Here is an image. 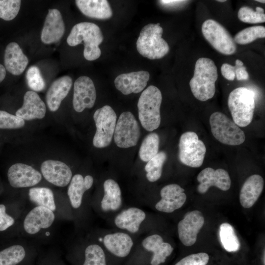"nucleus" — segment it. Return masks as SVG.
<instances>
[{"instance_id": "nucleus-1", "label": "nucleus", "mask_w": 265, "mask_h": 265, "mask_svg": "<svg viewBox=\"0 0 265 265\" xmlns=\"http://www.w3.org/2000/svg\"><path fill=\"white\" fill-rule=\"evenodd\" d=\"M217 67L212 59L201 57L196 62L194 75L189 81L191 91L198 100L206 101L212 98L215 92L217 79Z\"/></svg>"}, {"instance_id": "nucleus-2", "label": "nucleus", "mask_w": 265, "mask_h": 265, "mask_svg": "<svg viewBox=\"0 0 265 265\" xmlns=\"http://www.w3.org/2000/svg\"><path fill=\"white\" fill-rule=\"evenodd\" d=\"M104 37L100 28L90 22H81L75 25L67 38V44L76 46L83 43V56L89 61L98 59L101 54L99 47Z\"/></svg>"}, {"instance_id": "nucleus-3", "label": "nucleus", "mask_w": 265, "mask_h": 265, "mask_svg": "<svg viewBox=\"0 0 265 265\" xmlns=\"http://www.w3.org/2000/svg\"><path fill=\"white\" fill-rule=\"evenodd\" d=\"M161 102V93L154 85L149 86L140 95L137 103L138 117L146 131L152 132L159 126Z\"/></svg>"}, {"instance_id": "nucleus-4", "label": "nucleus", "mask_w": 265, "mask_h": 265, "mask_svg": "<svg viewBox=\"0 0 265 265\" xmlns=\"http://www.w3.org/2000/svg\"><path fill=\"white\" fill-rule=\"evenodd\" d=\"M160 24H149L141 29L136 41V49L143 56L150 59H160L169 51L168 43L162 38Z\"/></svg>"}, {"instance_id": "nucleus-5", "label": "nucleus", "mask_w": 265, "mask_h": 265, "mask_svg": "<svg viewBox=\"0 0 265 265\" xmlns=\"http://www.w3.org/2000/svg\"><path fill=\"white\" fill-rule=\"evenodd\" d=\"M228 106L233 121L240 127L251 122L255 108V93L246 87L234 89L229 94Z\"/></svg>"}, {"instance_id": "nucleus-6", "label": "nucleus", "mask_w": 265, "mask_h": 265, "mask_svg": "<svg viewBox=\"0 0 265 265\" xmlns=\"http://www.w3.org/2000/svg\"><path fill=\"white\" fill-rule=\"evenodd\" d=\"M211 132L218 141L228 145H239L245 139L244 132L226 115L215 112L210 117Z\"/></svg>"}, {"instance_id": "nucleus-7", "label": "nucleus", "mask_w": 265, "mask_h": 265, "mask_svg": "<svg viewBox=\"0 0 265 265\" xmlns=\"http://www.w3.org/2000/svg\"><path fill=\"white\" fill-rule=\"evenodd\" d=\"M179 148V158L183 164L194 168L202 165L206 148L195 132L183 133L180 138Z\"/></svg>"}, {"instance_id": "nucleus-8", "label": "nucleus", "mask_w": 265, "mask_h": 265, "mask_svg": "<svg viewBox=\"0 0 265 265\" xmlns=\"http://www.w3.org/2000/svg\"><path fill=\"white\" fill-rule=\"evenodd\" d=\"M206 40L216 51L225 55H231L237 51L234 39L227 29L217 21L208 19L202 26Z\"/></svg>"}, {"instance_id": "nucleus-9", "label": "nucleus", "mask_w": 265, "mask_h": 265, "mask_svg": "<svg viewBox=\"0 0 265 265\" xmlns=\"http://www.w3.org/2000/svg\"><path fill=\"white\" fill-rule=\"evenodd\" d=\"M116 114L113 108L106 105L96 110L94 115L96 132L93 144L97 148H104L110 145L116 124Z\"/></svg>"}, {"instance_id": "nucleus-10", "label": "nucleus", "mask_w": 265, "mask_h": 265, "mask_svg": "<svg viewBox=\"0 0 265 265\" xmlns=\"http://www.w3.org/2000/svg\"><path fill=\"white\" fill-rule=\"evenodd\" d=\"M114 140L116 145L122 148L135 146L140 136L139 124L130 111L121 114L116 124Z\"/></svg>"}, {"instance_id": "nucleus-11", "label": "nucleus", "mask_w": 265, "mask_h": 265, "mask_svg": "<svg viewBox=\"0 0 265 265\" xmlns=\"http://www.w3.org/2000/svg\"><path fill=\"white\" fill-rule=\"evenodd\" d=\"M9 184L14 188L32 187L42 179L41 173L32 166L22 163L11 165L7 172Z\"/></svg>"}, {"instance_id": "nucleus-12", "label": "nucleus", "mask_w": 265, "mask_h": 265, "mask_svg": "<svg viewBox=\"0 0 265 265\" xmlns=\"http://www.w3.org/2000/svg\"><path fill=\"white\" fill-rule=\"evenodd\" d=\"M204 224V218L200 211L194 210L186 212L178 224V233L181 242L186 246L193 245Z\"/></svg>"}, {"instance_id": "nucleus-13", "label": "nucleus", "mask_w": 265, "mask_h": 265, "mask_svg": "<svg viewBox=\"0 0 265 265\" xmlns=\"http://www.w3.org/2000/svg\"><path fill=\"white\" fill-rule=\"evenodd\" d=\"M96 99V89L92 80L87 76L78 78L74 84L73 106L75 111L81 112L85 108H92Z\"/></svg>"}, {"instance_id": "nucleus-14", "label": "nucleus", "mask_w": 265, "mask_h": 265, "mask_svg": "<svg viewBox=\"0 0 265 265\" xmlns=\"http://www.w3.org/2000/svg\"><path fill=\"white\" fill-rule=\"evenodd\" d=\"M55 220V214L51 210L41 206H35L26 215L23 229L30 235H35L41 231L49 228Z\"/></svg>"}, {"instance_id": "nucleus-15", "label": "nucleus", "mask_w": 265, "mask_h": 265, "mask_svg": "<svg viewBox=\"0 0 265 265\" xmlns=\"http://www.w3.org/2000/svg\"><path fill=\"white\" fill-rule=\"evenodd\" d=\"M197 181L199 183L197 191L201 194L205 193L212 186H214L223 191L229 190L231 181L227 171L222 168L214 170L207 167L198 175Z\"/></svg>"}, {"instance_id": "nucleus-16", "label": "nucleus", "mask_w": 265, "mask_h": 265, "mask_svg": "<svg viewBox=\"0 0 265 265\" xmlns=\"http://www.w3.org/2000/svg\"><path fill=\"white\" fill-rule=\"evenodd\" d=\"M185 189L175 184L167 185L160 191L161 199L155 205L158 211L171 213L181 208L186 200Z\"/></svg>"}, {"instance_id": "nucleus-17", "label": "nucleus", "mask_w": 265, "mask_h": 265, "mask_svg": "<svg viewBox=\"0 0 265 265\" xmlns=\"http://www.w3.org/2000/svg\"><path fill=\"white\" fill-rule=\"evenodd\" d=\"M41 171L42 175L48 182L58 187L67 186L72 178L70 168L59 160L44 161L41 164Z\"/></svg>"}, {"instance_id": "nucleus-18", "label": "nucleus", "mask_w": 265, "mask_h": 265, "mask_svg": "<svg viewBox=\"0 0 265 265\" xmlns=\"http://www.w3.org/2000/svg\"><path fill=\"white\" fill-rule=\"evenodd\" d=\"M149 78V73L145 71L124 73L115 78L114 84L124 95L138 93L146 86Z\"/></svg>"}, {"instance_id": "nucleus-19", "label": "nucleus", "mask_w": 265, "mask_h": 265, "mask_svg": "<svg viewBox=\"0 0 265 265\" xmlns=\"http://www.w3.org/2000/svg\"><path fill=\"white\" fill-rule=\"evenodd\" d=\"M65 24L60 11L49 9L41 33V40L46 44L58 41L65 32Z\"/></svg>"}, {"instance_id": "nucleus-20", "label": "nucleus", "mask_w": 265, "mask_h": 265, "mask_svg": "<svg viewBox=\"0 0 265 265\" xmlns=\"http://www.w3.org/2000/svg\"><path fill=\"white\" fill-rule=\"evenodd\" d=\"M31 257L23 245L4 239L0 241V265H26Z\"/></svg>"}, {"instance_id": "nucleus-21", "label": "nucleus", "mask_w": 265, "mask_h": 265, "mask_svg": "<svg viewBox=\"0 0 265 265\" xmlns=\"http://www.w3.org/2000/svg\"><path fill=\"white\" fill-rule=\"evenodd\" d=\"M46 106L40 96L33 91H28L24 95L22 107L16 115L24 120L42 119L46 114Z\"/></svg>"}, {"instance_id": "nucleus-22", "label": "nucleus", "mask_w": 265, "mask_h": 265, "mask_svg": "<svg viewBox=\"0 0 265 265\" xmlns=\"http://www.w3.org/2000/svg\"><path fill=\"white\" fill-rule=\"evenodd\" d=\"M103 243L110 253L119 258L127 256L133 245L132 237L122 232L106 234L103 238Z\"/></svg>"}, {"instance_id": "nucleus-23", "label": "nucleus", "mask_w": 265, "mask_h": 265, "mask_svg": "<svg viewBox=\"0 0 265 265\" xmlns=\"http://www.w3.org/2000/svg\"><path fill=\"white\" fill-rule=\"evenodd\" d=\"M142 245L145 250L153 253L150 262L151 265L164 263L174 249L170 244L164 242L162 238L158 234L151 235L144 238Z\"/></svg>"}, {"instance_id": "nucleus-24", "label": "nucleus", "mask_w": 265, "mask_h": 265, "mask_svg": "<svg viewBox=\"0 0 265 265\" xmlns=\"http://www.w3.org/2000/svg\"><path fill=\"white\" fill-rule=\"evenodd\" d=\"M145 218L146 213L144 211L137 207H130L117 214L114 222L117 228L135 234L139 231Z\"/></svg>"}, {"instance_id": "nucleus-25", "label": "nucleus", "mask_w": 265, "mask_h": 265, "mask_svg": "<svg viewBox=\"0 0 265 265\" xmlns=\"http://www.w3.org/2000/svg\"><path fill=\"white\" fill-rule=\"evenodd\" d=\"M72 85V80L68 76L60 77L51 84L46 96L47 106L51 111H55L59 108Z\"/></svg>"}, {"instance_id": "nucleus-26", "label": "nucleus", "mask_w": 265, "mask_h": 265, "mask_svg": "<svg viewBox=\"0 0 265 265\" xmlns=\"http://www.w3.org/2000/svg\"><path fill=\"white\" fill-rule=\"evenodd\" d=\"M5 68L13 75L21 74L26 68L28 59L19 45L11 42L6 46L4 55Z\"/></svg>"}, {"instance_id": "nucleus-27", "label": "nucleus", "mask_w": 265, "mask_h": 265, "mask_svg": "<svg viewBox=\"0 0 265 265\" xmlns=\"http://www.w3.org/2000/svg\"><path fill=\"white\" fill-rule=\"evenodd\" d=\"M264 184L260 175H252L246 180L239 193V201L243 208H250L254 205L263 191Z\"/></svg>"}, {"instance_id": "nucleus-28", "label": "nucleus", "mask_w": 265, "mask_h": 265, "mask_svg": "<svg viewBox=\"0 0 265 265\" xmlns=\"http://www.w3.org/2000/svg\"><path fill=\"white\" fill-rule=\"evenodd\" d=\"M93 182L91 175L83 177L78 174L72 176L68 187L67 194L73 208L76 209L80 207L84 192L92 187Z\"/></svg>"}, {"instance_id": "nucleus-29", "label": "nucleus", "mask_w": 265, "mask_h": 265, "mask_svg": "<svg viewBox=\"0 0 265 265\" xmlns=\"http://www.w3.org/2000/svg\"><path fill=\"white\" fill-rule=\"evenodd\" d=\"M75 2L80 10L88 17L105 20L112 15V11L107 0H77Z\"/></svg>"}, {"instance_id": "nucleus-30", "label": "nucleus", "mask_w": 265, "mask_h": 265, "mask_svg": "<svg viewBox=\"0 0 265 265\" xmlns=\"http://www.w3.org/2000/svg\"><path fill=\"white\" fill-rule=\"evenodd\" d=\"M104 195L100 203L104 212L118 211L122 204V193L118 184L114 180H106L103 185Z\"/></svg>"}, {"instance_id": "nucleus-31", "label": "nucleus", "mask_w": 265, "mask_h": 265, "mask_svg": "<svg viewBox=\"0 0 265 265\" xmlns=\"http://www.w3.org/2000/svg\"><path fill=\"white\" fill-rule=\"evenodd\" d=\"M29 200L35 206L47 208L53 212L56 210L54 195L53 191L45 187H33L30 188L28 192Z\"/></svg>"}, {"instance_id": "nucleus-32", "label": "nucleus", "mask_w": 265, "mask_h": 265, "mask_svg": "<svg viewBox=\"0 0 265 265\" xmlns=\"http://www.w3.org/2000/svg\"><path fill=\"white\" fill-rule=\"evenodd\" d=\"M219 236L221 243L228 252L238 251L240 243L233 227L228 223H223L219 227Z\"/></svg>"}, {"instance_id": "nucleus-33", "label": "nucleus", "mask_w": 265, "mask_h": 265, "mask_svg": "<svg viewBox=\"0 0 265 265\" xmlns=\"http://www.w3.org/2000/svg\"><path fill=\"white\" fill-rule=\"evenodd\" d=\"M159 137L155 132L148 134L143 140L139 148V155L140 159L148 162L159 152Z\"/></svg>"}, {"instance_id": "nucleus-34", "label": "nucleus", "mask_w": 265, "mask_h": 265, "mask_svg": "<svg viewBox=\"0 0 265 265\" xmlns=\"http://www.w3.org/2000/svg\"><path fill=\"white\" fill-rule=\"evenodd\" d=\"M167 159L166 154L161 151L149 160L144 169L146 172V178L150 182L158 181L161 177L162 167Z\"/></svg>"}, {"instance_id": "nucleus-35", "label": "nucleus", "mask_w": 265, "mask_h": 265, "mask_svg": "<svg viewBox=\"0 0 265 265\" xmlns=\"http://www.w3.org/2000/svg\"><path fill=\"white\" fill-rule=\"evenodd\" d=\"M83 255L81 265H106L104 250L98 244L88 245L84 249Z\"/></svg>"}, {"instance_id": "nucleus-36", "label": "nucleus", "mask_w": 265, "mask_h": 265, "mask_svg": "<svg viewBox=\"0 0 265 265\" xmlns=\"http://www.w3.org/2000/svg\"><path fill=\"white\" fill-rule=\"evenodd\" d=\"M265 37V26H257L242 29L236 34L233 39L235 43L245 45L252 42L257 39L264 38Z\"/></svg>"}, {"instance_id": "nucleus-37", "label": "nucleus", "mask_w": 265, "mask_h": 265, "mask_svg": "<svg viewBox=\"0 0 265 265\" xmlns=\"http://www.w3.org/2000/svg\"><path fill=\"white\" fill-rule=\"evenodd\" d=\"M238 18L241 21L249 24L265 22L264 10L260 7H257L255 11L248 6H242L238 10Z\"/></svg>"}, {"instance_id": "nucleus-38", "label": "nucleus", "mask_w": 265, "mask_h": 265, "mask_svg": "<svg viewBox=\"0 0 265 265\" xmlns=\"http://www.w3.org/2000/svg\"><path fill=\"white\" fill-rule=\"evenodd\" d=\"M15 218L9 211L7 203H0V237L6 238L7 234L15 224Z\"/></svg>"}, {"instance_id": "nucleus-39", "label": "nucleus", "mask_w": 265, "mask_h": 265, "mask_svg": "<svg viewBox=\"0 0 265 265\" xmlns=\"http://www.w3.org/2000/svg\"><path fill=\"white\" fill-rule=\"evenodd\" d=\"M20 0H0V18L11 21L18 15L20 9Z\"/></svg>"}, {"instance_id": "nucleus-40", "label": "nucleus", "mask_w": 265, "mask_h": 265, "mask_svg": "<svg viewBox=\"0 0 265 265\" xmlns=\"http://www.w3.org/2000/svg\"><path fill=\"white\" fill-rule=\"evenodd\" d=\"M26 79L29 87L35 91H41L45 87V82L41 75L39 68L31 66L26 73Z\"/></svg>"}, {"instance_id": "nucleus-41", "label": "nucleus", "mask_w": 265, "mask_h": 265, "mask_svg": "<svg viewBox=\"0 0 265 265\" xmlns=\"http://www.w3.org/2000/svg\"><path fill=\"white\" fill-rule=\"evenodd\" d=\"M25 120L9 112L0 110V129H17L25 125Z\"/></svg>"}, {"instance_id": "nucleus-42", "label": "nucleus", "mask_w": 265, "mask_h": 265, "mask_svg": "<svg viewBox=\"0 0 265 265\" xmlns=\"http://www.w3.org/2000/svg\"><path fill=\"white\" fill-rule=\"evenodd\" d=\"M209 260L208 254L200 252L188 255L179 262L175 265H207Z\"/></svg>"}, {"instance_id": "nucleus-43", "label": "nucleus", "mask_w": 265, "mask_h": 265, "mask_svg": "<svg viewBox=\"0 0 265 265\" xmlns=\"http://www.w3.org/2000/svg\"><path fill=\"white\" fill-rule=\"evenodd\" d=\"M237 68L235 70V77L238 80H247L249 78L248 73L243 63L239 59L236 60Z\"/></svg>"}, {"instance_id": "nucleus-44", "label": "nucleus", "mask_w": 265, "mask_h": 265, "mask_svg": "<svg viewBox=\"0 0 265 265\" xmlns=\"http://www.w3.org/2000/svg\"><path fill=\"white\" fill-rule=\"evenodd\" d=\"M236 65L233 66L228 63H224L221 67L222 76L229 80H234L235 78Z\"/></svg>"}, {"instance_id": "nucleus-45", "label": "nucleus", "mask_w": 265, "mask_h": 265, "mask_svg": "<svg viewBox=\"0 0 265 265\" xmlns=\"http://www.w3.org/2000/svg\"><path fill=\"white\" fill-rule=\"evenodd\" d=\"M39 265H64L62 262L55 257H47L41 260Z\"/></svg>"}, {"instance_id": "nucleus-46", "label": "nucleus", "mask_w": 265, "mask_h": 265, "mask_svg": "<svg viewBox=\"0 0 265 265\" xmlns=\"http://www.w3.org/2000/svg\"><path fill=\"white\" fill-rule=\"evenodd\" d=\"M185 1L184 0H160V3L163 4V5H176L177 4H180L181 3H182Z\"/></svg>"}, {"instance_id": "nucleus-47", "label": "nucleus", "mask_w": 265, "mask_h": 265, "mask_svg": "<svg viewBox=\"0 0 265 265\" xmlns=\"http://www.w3.org/2000/svg\"><path fill=\"white\" fill-rule=\"evenodd\" d=\"M5 76V68L2 64H0V83L4 79Z\"/></svg>"}, {"instance_id": "nucleus-48", "label": "nucleus", "mask_w": 265, "mask_h": 265, "mask_svg": "<svg viewBox=\"0 0 265 265\" xmlns=\"http://www.w3.org/2000/svg\"><path fill=\"white\" fill-rule=\"evenodd\" d=\"M256 1L261 2V3H265V1L264 0H256Z\"/></svg>"}, {"instance_id": "nucleus-49", "label": "nucleus", "mask_w": 265, "mask_h": 265, "mask_svg": "<svg viewBox=\"0 0 265 265\" xmlns=\"http://www.w3.org/2000/svg\"><path fill=\"white\" fill-rule=\"evenodd\" d=\"M217 1H219V2H225L226 0H217Z\"/></svg>"}]
</instances>
